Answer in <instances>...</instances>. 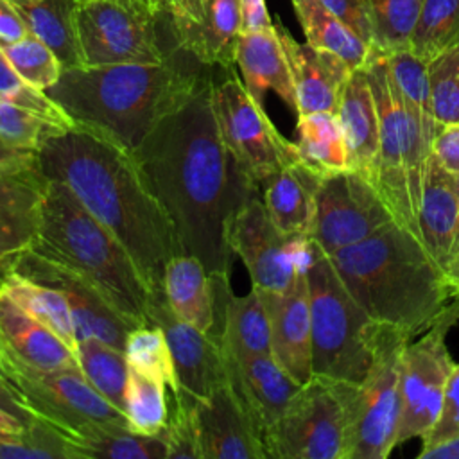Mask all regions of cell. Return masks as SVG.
<instances>
[{
    "mask_svg": "<svg viewBox=\"0 0 459 459\" xmlns=\"http://www.w3.org/2000/svg\"><path fill=\"white\" fill-rule=\"evenodd\" d=\"M143 178L169 215L179 249L212 276L230 278L228 222L260 186L228 154L212 106V79L169 113L134 151Z\"/></svg>",
    "mask_w": 459,
    "mask_h": 459,
    "instance_id": "1",
    "label": "cell"
},
{
    "mask_svg": "<svg viewBox=\"0 0 459 459\" xmlns=\"http://www.w3.org/2000/svg\"><path fill=\"white\" fill-rule=\"evenodd\" d=\"M39 169L61 181L129 251L152 294L163 292L169 262L181 253L174 226L151 192L133 151L74 126L38 151Z\"/></svg>",
    "mask_w": 459,
    "mask_h": 459,
    "instance_id": "2",
    "label": "cell"
},
{
    "mask_svg": "<svg viewBox=\"0 0 459 459\" xmlns=\"http://www.w3.org/2000/svg\"><path fill=\"white\" fill-rule=\"evenodd\" d=\"M203 66L176 47L161 63L63 68L45 91L74 126L134 152L160 120L210 79Z\"/></svg>",
    "mask_w": 459,
    "mask_h": 459,
    "instance_id": "3",
    "label": "cell"
},
{
    "mask_svg": "<svg viewBox=\"0 0 459 459\" xmlns=\"http://www.w3.org/2000/svg\"><path fill=\"white\" fill-rule=\"evenodd\" d=\"M328 258L373 321L396 326L412 339L434 323L452 296L445 271L421 238L396 221Z\"/></svg>",
    "mask_w": 459,
    "mask_h": 459,
    "instance_id": "4",
    "label": "cell"
},
{
    "mask_svg": "<svg viewBox=\"0 0 459 459\" xmlns=\"http://www.w3.org/2000/svg\"><path fill=\"white\" fill-rule=\"evenodd\" d=\"M29 249L88 280L134 328L152 325V290L133 256L61 181L48 179Z\"/></svg>",
    "mask_w": 459,
    "mask_h": 459,
    "instance_id": "5",
    "label": "cell"
},
{
    "mask_svg": "<svg viewBox=\"0 0 459 459\" xmlns=\"http://www.w3.org/2000/svg\"><path fill=\"white\" fill-rule=\"evenodd\" d=\"M305 274L312 326V373L360 384L373 360L378 323L351 298L330 258L310 238Z\"/></svg>",
    "mask_w": 459,
    "mask_h": 459,
    "instance_id": "6",
    "label": "cell"
},
{
    "mask_svg": "<svg viewBox=\"0 0 459 459\" xmlns=\"http://www.w3.org/2000/svg\"><path fill=\"white\" fill-rule=\"evenodd\" d=\"M359 384L312 375L264 436L267 459H350Z\"/></svg>",
    "mask_w": 459,
    "mask_h": 459,
    "instance_id": "7",
    "label": "cell"
},
{
    "mask_svg": "<svg viewBox=\"0 0 459 459\" xmlns=\"http://www.w3.org/2000/svg\"><path fill=\"white\" fill-rule=\"evenodd\" d=\"M0 375L32 418L63 436L91 423H129L126 412L99 394L81 369H38L0 353Z\"/></svg>",
    "mask_w": 459,
    "mask_h": 459,
    "instance_id": "8",
    "label": "cell"
},
{
    "mask_svg": "<svg viewBox=\"0 0 459 459\" xmlns=\"http://www.w3.org/2000/svg\"><path fill=\"white\" fill-rule=\"evenodd\" d=\"M212 106L228 154L258 186L299 158L296 143L276 129L265 106L251 97L237 75L230 74L219 82L212 81Z\"/></svg>",
    "mask_w": 459,
    "mask_h": 459,
    "instance_id": "9",
    "label": "cell"
},
{
    "mask_svg": "<svg viewBox=\"0 0 459 459\" xmlns=\"http://www.w3.org/2000/svg\"><path fill=\"white\" fill-rule=\"evenodd\" d=\"M457 321L459 298L448 303L434 323L418 339H411L402 351L396 446L423 437L437 421L455 366L446 348V333Z\"/></svg>",
    "mask_w": 459,
    "mask_h": 459,
    "instance_id": "10",
    "label": "cell"
},
{
    "mask_svg": "<svg viewBox=\"0 0 459 459\" xmlns=\"http://www.w3.org/2000/svg\"><path fill=\"white\" fill-rule=\"evenodd\" d=\"M412 337L378 323L373 360L357 389L353 446L350 459H385L396 446L400 418V359Z\"/></svg>",
    "mask_w": 459,
    "mask_h": 459,
    "instance_id": "11",
    "label": "cell"
},
{
    "mask_svg": "<svg viewBox=\"0 0 459 459\" xmlns=\"http://www.w3.org/2000/svg\"><path fill=\"white\" fill-rule=\"evenodd\" d=\"M158 18L142 0H82L77 34L84 66L161 63L170 52L158 34Z\"/></svg>",
    "mask_w": 459,
    "mask_h": 459,
    "instance_id": "12",
    "label": "cell"
},
{
    "mask_svg": "<svg viewBox=\"0 0 459 459\" xmlns=\"http://www.w3.org/2000/svg\"><path fill=\"white\" fill-rule=\"evenodd\" d=\"M308 238L287 237L271 221L262 192H251L228 222V246L246 265L251 287L281 292L305 265Z\"/></svg>",
    "mask_w": 459,
    "mask_h": 459,
    "instance_id": "13",
    "label": "cell"
},
{
    "mask_svg": "<svg viewBox=\"0 0 459 459\" xmlns=\"http://www.w3.org/2000/svg\"><path fill=\"white\" fill-rule=\"evenodd\" d=\"M393 221L377 186L350 169L321 178L308 238L330 256L366 240Z\"/></svg>",
    "mask_w": 459,
    "mask_h": 459,
    "instance_id": "14",
    "label": "cell"
},
{
    "mask_svg": "<svg viewBox=\"0 0 459 459\" xmlns=\"http://www.w3.org/2000/svg\"><path fill=\"white\" fill-rule=\"evenodd\" d=\"M11 271L63 292L74 317L77 341L97 337L115 348L126 350L127 335L134 326L88 280L30 249L13 260Z\"/></svg>",
    "mask_w": 459,
    "mask_h": 459,
    "instance_id": "15",
    "label": "cell"
},
{
    "mask_svg": "<svg viewBox=\"0 0 459 459\" xmlns=\"http://www.w3.org/2000/svg\"><path fill=\"white\" fill-rule=\"evenodd\" d=\"M151 321L165 333L174 364L176 391L201 400L228 380L224 353L217 333L201 332L179 319L170 310L163 292L152 294Z\"/></svg>",
    "mask_w": 459,
    "mask_h": 459,
    "instance_id": "16",
    "label": "cell"
},
{
    "mask_svg": "<svg viewBox=\"0 0 459 459\" xmlns=\"http://www.w3.org/2000/svg\"><path fill=\"white\" fill-rule=\"evenodd\" d=\"M221 346L228 382L264 443V436L276 423L299 384L283 371L271 353H238L222 342Z\"/></svg>",
    "mask_w": 459,
    "mask_h": 459,
    "instance_id": "17",
    "label": "cell"
},
{
    "mask_svg": "<svg viewBox=\"0 0 459 459\" xmlns=\"http://www.w3.org/2000/svg\"><path fill=\"white\" fill-rule=\"evenodd\" d=\"M258 290V289H256ZM269 317L271 355L299 385L312 373V326L305 265L289 289L281 292L258 290Z\"/></svg>",
    "mask_w": 459,
    "mask_h": 459,
    "instance_id": "18",
    "label": "cell"
},
{
    "mask_svg": "<svg viewBox=\"0 0 459 459\" xmlns=\"http://www.w3.org/2000/svg\"><path fill=\"white\" fill-rule=\"evenodd\" d=\"M201 459H267L264 443L230 382L194 403Z\"/></svg>",
    "mask_w": 459,
    "mask_h": 459,
    "instance_id": "19",
    "label": "cell"
},
{
    "mask_svg": "<svg viewBox=\"0 0 459 459\" xmlns=\"http://www.w3.org/2000/svg\"><path fill=\"white\" fill-rule=\"evenodd\" d=\"M274 27L290 66L298 104L296 117L317 111L337 113L342 90L353 70L339 56L294 39L280 20L274 22Z\"/></svg>",
    "mask_w": 459,
    "mask_h": 459,
    "instance_id": "20",
    "label": "cell"
},
{
    "mask_svg": "<svg viewBox=\"0 0 459 459\" xmlns=\"http://www.w3.org/2000/svg\"><path fill=\"white\" fill-rule=\"evenodd\" d=\"M47 185L39 165L0 170V260L13 262L32 246Z\"/></svg>",
    "mask_w": 459,
    "mask_h": 459,
    "instance_id": "21",
    "label": "cell"
},
{
    "mask_svg": "<svg viewBox=\"0 0 459 459\" xmlns=\"http://www.w3.org/2000/svg\"><path fill=\"white\" fill-rule=\"evenodd\" d=\"M0 353L38 369H81L75 351L0 290Z\"/></svg>",
    "mask_w": 459,
    "mask_h": 459,
    "instance_id": "22",
    "label": "cell"
},
{
    "mask_svg": "<svg viewBox=\"0 0 459 459\" xmlns=\"http://www.w3.org/2000/svg\"><path fill=\"white\" fill-rule=\"evenodd\" d=\"M235 65L240 70L246 90L258 104L264 106L265 93L274 91L292 113L298 111L290 66L276 27L240 32Z\"/></svg>",
    "mask_w": 459,
    "mask_h": 459,
    "instance_id": "23",
    "label": "cell"
},
{
    "mask_svg": "<svg viewBox=\"0 0 459 459\" xmlns=\"http://www.w3.org/2000/svg\"><path fill=\"white\" fill-rule=\"evenodd\" d=\"M176 47L204 66L231 70L240 36L238 0H206L199 22H170Z\"/></svg>",
    "mask_w": 459,
    "mask_h": 459,
    "instance_id": "24",
    "label": "cell"
},
{
    "mask_svg": "<svg viewBox=\"0 0 459 459\" xmlns=\"http://www.w3.org/2000/svg\"><path fill=\"white\" fill-rule=\"evenodd\" d=\"M321 178V174L298 158L262 185L265 210L283 235L308 238Z\"/></svg>",
    "mask_w": 459,
    "mask_h": 459,
    "instance_id": "25",
    "label": "cell"
},
{
    "mask_svg": "<svg viewBox=\"0 0 459 459\" xmlns=\"http://www.w3.org/2000/svg\"><path fill=\"white\" fill-rule=\"evenodd\" d=\"M212 280L217 301L213 333L221 342L238 353H271L269 317L260 292L251 287L247 294L237 296L230 278L212 276Z\"/></svg>",
    "mask_w": 459,
    "mask_h": 459,
    "instance_id": "26",
    "label": "cell"
},
{
    "mask_svg": "<svg viewBox=\"0 0 459 459\" xmlns=\"http://www.w3.org/2000/svg\"><path fill=\"white\" fill-rule=\"evenodd\" d=\"M350 154V169L375 185L378 154V111L364 68L351 72L337 108Z\"/></svg>",
    "mask_w": 459,
    "mask_h": 459,
    "instance_id": "27",
    "label": "cell"
},
{
    "mask_svg": "<svg viewBox=\"0 0 459 459\" xmlns=\"http://www.w3.org/2000/svg\"><path fill=\"white\" fill-rule=\"evenodd\" d=\"M459 213V176L448 172L432 154L423 183L418 230L429 255L445 271Z\"/></svg>",
    "mask_w": 459,
    "mask_h": 459,
    "instance_id": "28",
    "label": "cell"
},
{
    "mask_svg": "<svg viewBox=\"0 0 459 459\" xmlns=\"http://www.w3.org/2000/svg\"><path fill=\"white\" fill-rule=\"evenodd\" d=\"M163 294L179 319L201 332L215 330L217 301L213 280L197 256L179 253L169 262L163 276Z\"/></svg>",
    "mask_w": 459,
    "mask_h": 459,
    "instance_id": "29",
    "label": "cell"
},
{
    "mask_svg": "<svg viewBox=\"0 0 459 459\" xmlns=\"http://www.w3.org/2000/svg\"><path fill=\"white\" fill-rule=\"evenodd\" d=\"M30 34L39 38L61 61L63 68L84 66L79 34V0H11Z\"/></svg>",
    "mask_w": 459,
    "mask_h": 459,
    "instance_id": "30",
    "label": "cell"
},
{
    "mask_svg": "<svg viewBox=\"0 0 459 459\" xmlns=\"http://www.w3.org/2000/svg\"><path fill=\"white\" fill-rule=\"evenodd\" d=\"M65 437L79 459H167L163 434H140L129 423H91Z\"/></svg>",
    "mask_w": 459,
    "mask_h": 459,
    "instance_id": "31",
    "label": "cell"
},
{
    "mask_svg": "<svg viewBox=\"0 0 459 459\" xmlns=\"http://www.w3.org/2000/svg\"><path fill=\"white\" fill-rule=\"evenodd\" d=\"M307 43L328 50L348 63L351 70L364 68L371 57V47L346 23L323 7L317 0H290Z\"/></svg>",
    "mask_w": 459,
    "mask_h": 459,
    "instance_id": "32",
    "label": "cell"
},
{
    "mask_svg": "<svg viewBox=\"0 0 459 459\" xmlns=\"http://www.w3.org/2000/svg\"><path fill=\"white\" fill-rule=\"evenodd\" d=\"M296 149L303 163L321 176L350 170L344 131L335 113L317 111L298 117Z\"/></svg>",
    "mask_w": 459,
    "mask_h": 459,
    "instance_id": "33",
    "label": "cell"
},
{
    "mask_svg": "<svg viewBox=\"0 0 459 459\" xmlns=\"http://www.w3.org/2000/svg\"><path fill=\"white\" fill-rule=\"evenodd\" d=\"M2 290L7 292L23 310H27L41 325L52 330L59 339H63L74 351H77L74 317L61 290L38 283L14 271H9Z\"/></svg>",
    "mask_w": 459,
    "mask_h": 459,
    "instance_id": "34",
    "label": "cell"
},
{
    "mask_svg": "<svg viewBox=\"0 0 459 459\" xmlns=\"http://www.w3.org/2000/svg\"><path fill=\"white\" fill-rule=\"evenodd\" d=\"M75 355L81 373L88 384L117 409L126 412V389L129 375L126 351L97 337H86L77 341Z\"/></svg>",
    "mask_w": 459,
    "mask_h": 459,
    "instance_id": "35",
    "label": "cell"
},
{
    "mask_svg": "<svg viewBox=\"0 0 459 459\" xmlns=\"http://www.w3.org/2000/svg\"><path fill=\"white\" fill-rule=\"evenodd\" d=\"M382 56L385 59L394 88L398 90L402 104L416 117L427 140L432 143L436 133L439 131V124L436 122L432 109L427 61L418 57L411 48Z\"/></svg>",
    "mask_w": 459,
    "mask_h": 459,
    "instance_id": "36",
    "label": "cell"
},
{
    "mask_svg": "<svg viewBox=\"0 0 459 459\" xmlns=\"http://www.w3.org/2000/svg\"><path fill=\"white\" fill-rule=\"evenodd\" d=\"M126 414L136 432L161 436L169 421V385L129 366Z\"/></svg>",
    "mask_w": 459,
    "mask_h": 459,
    "instance_id": "37",
    "label": "cell"
},
{
    "mask_svg": "<svg viewBox=\"0 0 459 459\" xmlns=\"http://www.w3.org/2000/svg\"><path fill=\"white\" fill-rule=\"evenodd\" d=\"M423 0H368L371 20V50L389 54L411 47Z\"/></svg>",
    "mask_w": 459,
    "mask_h": 459,
    "instance_id": "38",
    "label": "cell"
},
{
    "mask_svg": "<svg viewBox=\"0 0 459 459\" xmlns=\"http://www.w3.org/2000/svg\"><path fill=\"white\" fill-rule=\"evenodd\" d=\"M457 43L459 0H423L409 48L429 63Z\"/></svg>",
    "mask_w": 459,
    "mask_h": 459,
    "instance_id": "39",
    "label": "cell"
},
{
    "mask_svg": "<svg viewBox=\"0 0 459 459\" xmlns=\"http://www.w3.org/2000/svg\"><path fill=\"white\" fill-rule=\"evenodd\" d=\"M0 459H79V455L70 439L36 420L20 432L0 430Z\"/></svg>",
    "mask_w": 459,
    "mask_h": 459,
    "instance_id": "40",
    "label": "cell"
},
{
    "mask_svg": "<svg viewBox=\"0 0 459 459\" xmlns=\"http://www.w3.org/2000/svg\"><path fill=\"white\" fill-rule=\"evenodd\" d=\"M124 351L131 368L165 382L170 391L178 389L172 355L165 333L158 325L131 330Z\"/></svg>",
    "mask_w": 459,
    "mask_h": 459,
    "instance_id": "41",
    "label": "cell"
},
{
    "mask_svg": "<svg viewBox=\"0 0 459 459\" xmlns=\"http://www.w3.org/2000/svg\"><path fill=\"white\" fill-rule=\"evenodd\" d=\"M68 129V126L47 118L32 109L20 108L0 99V138L11 147L38 152L48 138Z\"/></svg>",
    "mask_w": 459,
    "mask_h": 459,
    "instance_id": "42",
    "label": "cell"
},
{
    "mask_svg": "<svg viewBox=\"0 0 459 459\" xmlns=\"http://www.w3.org/2000/svg\"><path fill=\"white\" fill-rule=\"evenodd\" d=\"M13 68L34 88L48 90L63 72L57 56L34 34H27L20 41L0 45Z\"/></svg>",
    "mask_w": 459,
    "mask_h": 459,
    "instance_id": "43",
    "label": "cell"
},
{
    "mask_svg": "<svg viewBox=\"0 0 459 459\" xmlns=\"http://www.w3.org/2000/svg\"><path fill=\"white\" fill-rule=\"evenodd\" d=\"M436 122L459 124V43L427 63Z\"/></svg>",
    "mask_w": 459,
    "mask_h": 459,
    "instance_id": "44",
    "label": "cell"
},
{
    "mask_svg": "<svg viewBox=\"0 0 459 459\" xmlns=\"http://www.w3.org/2000/svg\"><path fill=\"white\" fill-rule=\"evenodd\" d=\"M0 99L20 108L32 109L47 118L72 127L74 122L66 113L47 95V91L30 86L9 63L0 48Z\"/></svg>",
    "mask_w": 459,
    "mask_h": 459,
    "instance_id": "45",
    "label": "cell"
},
{
    "mask_svg": "<svg viewBox=\"0 0 459 459\" xmlns=\"http://www.w3.org/2000/svg\"><path fill=\"white\" fill-rule=\"evenodd\" d=\"M459 434V364L454 366L443 396V405L434 427L421 437L423 448Z\"/></svg>",
    "mask_w": 459,
    "mask_h": 459,
    "instance_id": "46",
    "label": "cell"
},
{
    "mask_svg": "<svg viewBox=\"0 0 459 459\" xmlns=\"http://www.w3.org/2000/svg\"><path fill=\"white\" fill-rule=\"evenodd\" d=\"M332 14H335L342 23H346L359 38H362L369 47L373 39L371 20L368 0H317Z\"/></svg>",
    "mask_w": 459,
    "mask_h": 459,
    "instance_id": "47",
    "label": "cell"
},
{
    "mask_svg": "<svg viewBox=\"0 0 459 459\" xmlns=\"http://www.w3.org/2000/svg\"><path fill=\"white\" fill-rule=\"evenodd\" d=\"M156 16L169 22H199L204 16L206 0H142Z\"/></svg>",
    "mask_w": 459,
    "mask_h": 459,
    "instance_id": "48",
    "label": "cell"
},
{
    "mask_svg": "<svg viewBox=\"0 0 459 459\" xmlns=\"http://www.w3.org/2000/svg\"><path fill=\"white\" fill-rule=\"evenodd\" d=\"M432 156L448 172L459 176V124L439 127L432 142Z\"/></svg>",
    "mask_w": 459,
    "mask_h": 459,
    "instance_id": "49",
    "label": "cell"
},
{
    "mask_svg": "<svg viewBox=\"0 0 459 459\" xmlns=\"http://www.w3.org/2000/svg\"><path fill=\"white\" fill-rule=\"evenodd\" d=\"M240 32H256L273 29L274 22L269 16L265 0H238Z\"/></svg>",
    "mask_w": 459,
    "mask_h": 459,
    "instance_id": "50",
    "label": "cell"
},
{
    "mask_svg": "<svg viewBox=\"0 0 459 459\" xmlns=\"http://www.w3.org/2000/svg\"><path fill=\"white\" fill-rule=\"evenodd\" d=\"M27 34L30 32L13 2L0 0V45L20 41Z\"/></svg>",
    "mask_w": 459,
    "mask_h": 459,
    "instance_id": "51",
    "label": "cell"
},
{
    "mask_svg": "<svg viewBox=\"0 0 459 459\" xmlns=\"http://www.w3.org/2000/svg\"><path fill=\"white\" fill-rule=\"evenodd\" d=\"M38 165H39V160H38L36 151L11 147L0 138V170L2 169H29V167H38Z\"/></svg>",
    "mask_w": 459,
    "mask_h": 459,
    "instance_id": "52",
    "label": "cell"
},
{
    "mask_svg": "<svg viewBox=\"0 0 459 459\" xmlns=\"http://www.w3.org/2000/svg\"><path fill=\"white\" fill-rule=\"evenodd\" d=\"M418 459H459V434L421 448Z\"/></svg>",
    "mask_w": 459,
    "mask_h": 459,
    "instance_id": "53",
    "label": "cell"
},
{
    "mask_svg": "<svg viewBox=\"0 0 459 459\" xmlns=\"http://www.w3.org/2000/svg\"><path fill=\"white\" fill-rule=\"evenodd\" d=\"M0 407L2 409H5L7 412H11V414H14L16 418H20V420H23V421H34L36 418H32L20 403H18V400L14 398V394L11 393V389H9V385H7V382L4 380V377L0 375Z\"/></svg>",
    "mask_w": 459,
    "mask_h": 459,
    "instance_id": "54",
    "label": "cell"
},
{
    "mask_svg": "<svg viewBox=\"0 0 459 459\" xmlns=\"http://www.w3.org/2000/svg\"><path fill=\"white\" fill-rule=\"evenodd\" d=\"M445 274H446L448 285L459 274V213H457V222H455V230H454V238H452V246H450Z\"/></svg>",
    "mask_w": 459,
    "mask_h": 459,
    "instance_id": "55",
    "label": "cell"
},
{
    "mask_svg": "<svg viewBox=\"0 0 459 459\" xmlns=\"http://www.w3.org/2000/svg\"><path fill=\"white\" fill-rule=\"evenodd\" d=\"M36 421V420H34ZM34 421H23L20 418H16L14 414L7 412L5 409L0 407V430H5V432H20V430H25L29 429Z\"/></svg>",
    "mask_w": 459,
    "mask_h": 459,
    "instance_id": "56",
    "label": "cell"
},
{
    "mask_svg": "<svg viewBox=\"0 0 459 459\" xmlns=\"http://www.w3.org/2000/svg\"><path fill=\"white\" fill-rule=\"evenodd\" d=\"M11 264H13V262H7V260H0V290H2V287H4V281H5V278H7L9 271H11Z\"/></svg>",
    "mask_w": 459,
    "mask_h": 459,
    "instance_id": "57",
    "label": "cell"
},
{
    "mask_svg": "<svg viewBox=\"0 0 459 459\" xmlns=\"http://www.w3.org/2000/svg\"><path fill=\"white\" fill-rule=\"evenodd\" d=\"M450 294L452 298H459V274L450 281Z\"/></svg>",
    "mask_w": 459,
    "mask_h": 459,
    "instance_id": "58",
    "label": "cell"
},
{
    "mask_svg": "<svg viewBox=\"0 0 459 459\" xmlns=\"http://www.w3.org/2000/svg\"><path fill=\"white\" fill-rule=\"evenodd\" d=\"M79 2H82V0H79Z\"/></svg>",
    "mask_w": 459,
    "mask_h": 459,
    "instance_id": "59",
    "label": "cell"
}]
</instances>
